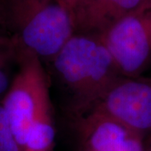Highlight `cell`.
I'll list each match as a JSON object with an SVG mask.
<instances>
[{
    "instance_id": "obj_9",
    "label": "cell",
    "mask_w": 151,
    "mask_h": 151,
    "mask_svg": "<svg viewBox=\"0 0 151 151\" xmlns=\"http://www.w3.org/2000/svg\"><path fill=\"white\" fill-rule=\"evenodd\" d=\"M17 57V39L0 35V96L5 94L10 86L9 63Z\"/></svg>"
},
{
    "instance_id": "obj_1",
    "label": "cell",
    "mask_w": 151,
    "mask_h": 151,
    "mask_svg": "<svg viewBox=\"0 0 151 151\" xmlns=\"http://www.w3.org/2000/svg\"><path fill=\"white\" fill-rule=\"evenodd\" d=\"M55 68L73 94L76 118L89 112L123 76L98 36L73 35L53 58Z\"/></svg>"
},
{
    "instance_id": "obj_12",
    "label": "cell",
    "mask_w": 151,
    "mask_h": 151,
    "mask_svg": "<svg viewBox=\"0 0 151 151\" xmlns=\"http://www.w3.org/2000/svg\"><path fill=\"white\" fill-rule=\"evenodd\" d=\"M80 151H90V150H86V149H84V148H81V150Z\"/></svg>"
},
{
    "instance_id": "obj_2",
    "label": "cell",
    "mask_w": 151,
    "mask_h": 151,
    "mask_svg": "<svg viewBox=\"0 0 151 151\" xmlns=\"http://www.w3.org/2000/svg\"><path fill=\"white\" fill-rule=\"evenodd\" d=\"M16 59L19 68L1 103L22 150L29 130L50 94L40 57L18 40Z\"/></svg>"
},
{
    "instance_id": "obj_4",
    "label": "cell",
    "mask_w": 151,
    "mask_h": 151,
    "mask_svg": "<svg viewBox=\"0 0 151 151\" xmlns=\"http://www.w3.org/2000/svg\"><path fill=\"white\" fill-rule=\"evenodd\" d=\"M15 9L19 29L17 40L39 57L53 59L74 35L70 10L60 4Z\"/></svg>"
},
{
    "instance_id": "obj_6",
    "label": "cell",
    "mask_w": 151,
    "mask_h": 151,
    "mask_svg": "<svg viewBox=\"0 0 151 151\" xmlns=\"http://www.w3.org/2000/svg\"><path fill=\"white\" fill-rule=\"evenodd\" d=\"M82 148L90 151H145L144 138L106 114L90 111L76 118Z\"/></svg>"
},
{
    "instance_id": "obj_8",
    "label": "cell",
    "mask_w": 151,
    "mask_h": 151,
    "mask_svg": "<svg viewBox=\"0 0 151 151\" xmlns=\"http://www.w3.org/2000/svg\"><path fill=\"white\" fill-rule=\"evenodd\" d=\"M55 137L52 108L50 99L48 98L29 130L22 151H54Z\"/></svg>"
},
{
    "instance_id": "obj_13",
    "label": "cell",
    "mask_w": 151,
    "mask_h": 151,
    "mask_svg": "<svg viewBox=\"0 0 151 151\" xmlns=\"http://www.w3.org/2000/svg\"><path fill=\"white\" fill-rule=\"evenodd\" d=\"M145 151H151V146L150 147H149V148H148V149H147Z\"/></svg>"
},
{
    "instance_id": "obj_11",
    "label": "cell",
    "mask_w": 151,
    "mask_h": 151,
    "mask_svg": "<svg viewBox=\"0 0 151 151\" xmlns=\"http://www.w3.org/2000/svg\"><path fill=\"white\" fill-rule=\"evenodd\" d=\"M148 145H149V147L151 146V132L149 134V138H148Z\"/></svg>"
},
{
    "instance_id": "obj_7",
    "label": "cell",
    "mask_w": 151,
    "mask_h": 151,
    "mask_svg": "<svg viewBox=\"0 0 151 151\" xmlns=\"http://www.w3.org/2000/svg\"><path fill=\"white\" fill-rule=\"evenodd\" d=\"M150 1L77 0L70 9V14L74 28L98 31L101 35L119 19L139 10Z\"/></svg>"
},
{
    "instance_id": "obj_5",
    "label": "cell",
    "mask_w": 151,
    "mask_h": 151,
    "mask_svg": "<svg viewBox=\"0 0 151 151\" xmlns=\"http://www.w3.org/2000/svg\"><path fill=\"white\" fill-rule=\"evenodd\" d=\"M90 111L106 114L145 138L151 132V77H119Z\"/></svg>"
},
{
    "instance_id": "obj_10",
    "label": "cell",
    "mask_w": 151,
    "mask_h": 151,
    "mask_svg": "<svg viewBox=\"0 0 151 151\" xmlns=\"http://www.w3.org/2000/svg\"><path fill=\"white\" fill-rule=\"evenodd\" d=\"M0 151H22L2 103H0Z\"/></svg>"
},
{
    "instance_id": "obj_3",
    "label": "cell",
    "mask_w": 151,
    "mask_h": 151,
    "mask_svg": "<svg viewBox=\"0 0 151 151\" xmlns=\"http://www.w3.org/2000/svg\"><path fill=\"white\" fill-rule=\"evenodd\" d=\"M124 76H139L151 63V1L98 36Z\"/></svg>"
}]
</instances>
